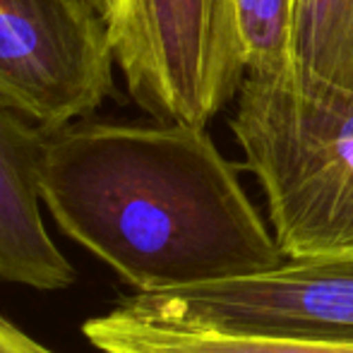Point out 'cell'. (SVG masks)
I'll return each mask as SVG.
<instances>
[{
  "label": "cell",
  "mask_w": 353,
  "mask_h": 353,
  "mask_svg": "<svg viewBox=\"0 0 353 353\" xmlns=\"http://www.w3.org/2000/svg\"><path fill=\"white\" fill-rule=\"evenodd\" d=\"M39 188L56 226L137 293L286 262L207 128L74 121L48 132Z\"/></svg>",
  "instance_id": "obj_1"
},
{
  "label": "cell",
  "mask_w": 353,
  "mask_h": 353,
  "mask_svg": "<svg viewBox=\"0 0 353 353\" xmlns=\"http://www.w3.org/2000/svg\"><path fill=\"white\" fill-rule=\"evenodd\" d=\"M231 132L286 260H353V92L245 74Z\"/></svg>",
  "instance_id": "obj_2"
},
{
  "label": "cell",
  "mask_w": 353,
  "mask_h": 353,
  "mask_svg": "<svg viewBox=\"0 0 353 353\" xmlns=\"http://www.w3.org/2000/svg\"><path fill=\"white\" fill-rule=\"evenodd\" d=\"M106 22L128 94L159 123L207 128L245 79L233 0H118Z\"/></svg>",
  "instance_id": "obj_3"
},
{
  "label": "cell",
  "mask_w": 353,
  "mask_h": 353,
  "mask_svg": "<svg viewBox=\"0 0 353 353\" xmlns=\"http://www.w3.org/2000/svg\"><path fill=\"white\" fill-rule=\"evenodd\" d=\"M111 34L94 0H0V99L46 132L113 92Z\"/></svg>",
  "instance_id": "obj_4"
},
{
  "label": "cell",
  "mask_w": 353,
  "mask_h": 353,
  "mask_svg": "<svg viewBox=\"0 0 353 353\" xmlns=\"http://www.w3.org/2000/svg\"><path fill=\"white\" fill-rule=\"evenodd\" d=\"M163 322L353 341V260H286L265 274L123 298Z\"/></svg>",
  "instance_id": "obj_5"
},
{
  "label": "cell",
  "mask_w": 353,
  "mask_h": 353,
  "mask_svg": "<svg viewBox=\"0 0 353 353\" xmlns=\"http://www.w3.org/2000/svg\"><path fill=\"white\" fill-rule=\"evenodd\" d=\"M48 132L0 99V281L61 291L77 279L41 216L43 144Z\"/></svg>",
  "instance_id": "obj_6"
},
{
  "label": "cell",
  "mask_w": 353,
  "mask_h": 353,
  "mask_svg": "<svg viewBox=\"0 0 353 353\" xmlns=\"http://www.w3.org/2000/svg\"><path fill=\"white\" fill-rule=\"evenodd\" d=\"M82 334L99 353H353V341L178 325L140 315L125 303L89 317Z\"/></svg>",
  "instance_id": "obj_7"
},
{
  "label": "cell",
  "mask_w": 353,
  "mask_h": 353,
  "mask_svg": "<svg viewBox=\"0 0 353 353\" xmlns=\"http://www.w3.org/2000/svg\"><path fill=\"white\" fill-rule=\"evenodd\" d=\"M293 61L303 77L353 92V0H296Z\"/></svg>",
  "instance_id": "obj_8"
},
{
  "label": "cell",
  "mask_w": 353,
  "mask_h": 353,
  "mask_svg": "<svg viewBox=\"0 0 353 353\" xmlns=\"http://www.w3.org/2000/svg\"><path fill=\"white\" fill-rule=\"evenodd\" d=\"M245 74L283 77L296 72L293 8L296 0H233Z\"/></svg>",
  "instance_id": "obj_9"
},
{
  "label": "cell",
  "mask_w": 353,
  "mask_h": 353,
  "mask_svg": "<svg viewBox=\"0 0 353 353\" xmlns=\"http://www.w3.org/2000/svg\"><path fill=\"white\" fill-rule=\"evenodd\" d=\"M0 353H56L0 315Z\"/></svg>",
  "instance_id": "obj_10"
},
{
  "label": "cell",
  "mask_w": 353,
  "mask_h": 353,
  "mask_svg": "<svg viewBox=\"0 0 353 353\" xmlns=\"http://www.w3.org/2000/svg\"><path fill=\"white\" fill-rule=\"evenodd\" d=\"M94 3H97V8L103 12V17L108 19V17H111V12H113V8H116L118 0H94Z\"/></svg>",
  "instance_id": "obj_11"
}]
</instances>
